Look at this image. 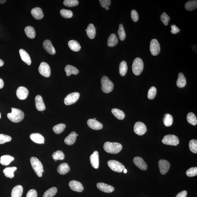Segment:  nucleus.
Instances as JSON below:
<instances>
[{"label":"nucleus","instance_id":"obj_1","mask_svg":"<svg viewBox=\"0 0 197 197\" xmlns=\"http://www.w3.org/2000/svg\"><path fill=\"white\" fill-rule=\"evenodd\" d=\"M103 148L107 153L116 154L122 150V146L119 143L106 142L104 145Z\"/></svg>","mask_w":197,"mask_h":197},{"label":"nucleus","instance_id":"obj_2","mask_svg":"<svg viewBox=\"0 0 197 197\" xmlns=\"http://www.w3.org/2000/svg\"><path fill=\"white\" fill-rule=\"evenodd\" d=\"M11 113L7 114V117L9 119L14 123H18L24 119V114L21 110L12 108Z\"/></svg>","mask_w":197,"mask_h":197},{"label":"nucleus","instance_id":"obj_3","mask_svg":"<svg viewBox=\"0 0 197 197\" xmlns=\"http://www.w3.org/2000/svg\"><path fill=\"white\" fill-rule=\"evenodd\" d=\"M30 163L33 169L37 176L41 177L43 176V173L44 172L43 165L41 162L36 157H32L30 159Z\"/></svg>","mask_w":197,"mask_h":197},{"label":"nucleus","instance_id":"obj_4","mask_svg":"<svg viewBox=\"0 0 197 197\" xmlns=\"http://www.w3.org/2000/svg\"><path fill=\"white\" fill-rule=\"evenodd\" d=\"M101 88L103 92L106 94L110 92L114 88L113 83L107 77L103 76L101 78Z\"/></svg>","mask_w":197,"mask_h":197},{"label":"nucleus","instance_id":"obj_5","mask_svg":"<svg viewBox=\"0 0 197 197\" xmlns=\"http://www.w3.org/2000/svg\"><path fill=\"white\" fill-rule=\"evenodd\" d=\"M144 64L140 58H137L134 60L132 65V70L136 75H140L144 69Z\"/></svg>","mask_w":197,"mask_h":197},{"label":"nucleus","instance_id":"obj_6","mask_svg":"<svg viewBox=\"0 0 197 197\" xmlns=\"http://www.w3.org/2000/svg\"><path fill=\"white\" fill-rule=\"evenodd\" d=\"M162 141L163 144L173 146H177L179 143V138L174 135H167L165 136Z\"/></svg>","mask_w":197,"mask_h":197},{"label":"nucleus","instance_id":"obj_7","mask_svg":"<svg viewBox=\"0 0 197 197\" xmlns=\"http://www.w3.org/2000/svg\"><path fill=\"white\" fill-rule=\"evenodd\" d=\"M108 165L113 171L121 173L125 169V167L119 162L115 160L109 161L107 163Z\"/></svg>","mask_w":197,"mask_h":197},{"label":"nucleus","instance_id":"obj_8","mask_svg":"<svg viewBox=\"0 0 197 197\" xmlns=\"http://www.w3.org/2000/svg\"><path fill=\"white\" fill-rule=\"evenodd\" d=\"M39 73L41 75L46 78H49L51 76V69L48 64L45 62H42L38 68Z\"/></svg>","mask_w":197,"mask_h":197},{"label":"nucleus","instance_id":"obj_9","mask_svg":"<svg viewBox=\"0 0 197 197\" xmlns=\"http://www.w3.org/2000/svg\"><path fill=\"white\" fill-rule=\"evenodd\" d=\"M79 97V93L77 92L72 93L65 97L64 99V103L66 105L74 104L78 100Z\"/></svg>","mask_w":197,"mask_h":197},{"label":"nucleus","instance_id":"obj_10","mask_svg":"<svg viewBox=\"0 0 197 197\" xmlns=\"http://www.w3.org/2000/svg\"><path fill=\"white\" fill-rule=\"evenodd\" d=\"M150 50L151 54L155 56L159 54L160 51V46L157 39H153L150 43Z\"/></svg>","mask_w":197,"mask_h":197},{"label":"nucleus","instance_id":"obj_11","mask_svg":"<svg viewBox=\"0 0 197 197\" xmlns=\"http://www.w3.org/2000/svg\"><path fill=\"white\" fill-rule=\"evenodd\" d=\"M147 128L146 125L142 122H138L135 124L134 132L139 136H142L146 133Z\"/></svg>","mask_w":197,"mask_h":197},{"label":"nucleus","instance_id":"obj_12","mask_svg":"<svg viewBox=\"0 0 197 197\" xmlns=\"http://www.w3.org/2000/svg\"><path fill=\"white\" fill-rule=\"evenodd\" d=\"M159 165L160 173L162 175H165L168 172L170 167V164L168 161L161 159L159 162Z\"/></svg>","mask_w":197,"mask_h":197},{"label":"nucleus","instance_id":"obj_13","mask_svg":"<svg viewBox=\"0 0 197 197\" xmlns=\"http://www.w3.org/2000/svg\"><path fill=\"white\" fill-rule=\"evenodd\" d=\"M16 96L19 99L23 100L27 98L29 95V91L24 87H19L16 90Z\"/></svg>","mask_w":197,"mask_h":197},{"label":"nucleus","instance_id":"obj_14","mask_svg":"<svg viewBox=\"0 0 197 197\" xmlns=\"http://www.w3.org/2000/svg\"><path fill=\"white\" fill-rule=\"evenodd\" d=\"M69 187L74 191L77 192H82L84 190L82 184L80 182L72 180L69 183Z\"/></svg>","mask_w":197,"mask_h":197},{"label":"nucleus","instance_id":"obj_15","mask_svg":"<svg viewBox=\"0 0 197 197\" xmlns=\"http://www.w3.org/2000/svg\"><path fill=\"white\" fill-rule=\"evenodd\" d=\"M88 125L91 129L94 130H99L102 129L103 125L100 122L96 119H90L87 122Z\"/></svg>","mask_w":197,"mask_h":197},{"label":"nucleus","instance_id":"obj_16","mask_svg":"<svg viewBox=\"0 0 197 197\" xmlns=\"http://www.w3.org/2000/svg\"><path fill=\"white\" fill-rule=\"evenodd\" d=\"M133 162L136 166L141 170L145 171L148 168V165L141 157H134Z\"/></svg>","mask_w":197,"mask_h":197},{"label":"nucleus","instance_id":"obj_17","mask_svg":"<svg viewBox=\"0 0 197 197\" xmlns=\"http://www.w3.org/2000/svg\"><path fill=\"white\" fill-rule=\"evenodd\" d=\"M90 161L92 167L95 169H97L99 167V153L97 151L91 155L90 157Z\"/></svg>","mask_w":197,"mask_h":197},{"label":"nucleus","instance_id":"obj_18","mask_svg":"<svg viewBox=\"0 0 197 197\" xmlns=\"http://www.w3.org/2000/svg\"><path fill=\"white\" fill-rule=\"evenodd\" d=\"M97 187L101 191L105 193H110L114 190L113 186L103 182H99L97 184Z\"/></svg>","mask_w":197,"mask_h":197},{"label":"nucleus","instance_id":"obj_19","mask_svg":"<svg viewBox=\"0 0 197 197\" xmlns=\"http://www.w3.org/2000/svg\"><path fill=\"white\" fill-rule=\"evenodd\" d=\"M43 48L50 54L54 55L56 53V50L50 41L49 39L45 40L43 43Z\"/></svg>","mask_w":197,"mask_h":197},{"label":"nucleus","instance_id":"obj_20","mask_svg":"<svg viewBox=\"0 0 197 197\" xmlns=\"http://www.w3.org/2000/svg\"><path fill=\"white\" fill-rule=\"evenodd\" d=\"M35 101L37 110L39 111H44L46 107L42 96L40 95H37L35 97Z\"/></svg>","mask_w":197,"mask_h":197},{"label":"nucleus","instance_id":"obj_21","mask_svg":"<svg viewBox=\"0 0 197 197\" xmlns=\"http://www.w3.org/2000/svg\"><path fill=\"white\" fill-rule=\"evenodd\" d=\"M30 138L33 141L38 144H43L45 139L40 134L38 133H32L30 134Z\"/></svg>","mask_w":197,"mask_h":197},{"label":"nucleus","instance_id":"obj_22","mask_svg":"<svg viewBox=\"0 0 197 197\" xmlns=\"http://www.w3.org/2000/svg\"><path fill=\"white\" fill-rule=\"evenodd\" d=\"M31 14L33 17L38 20L42 19L44 16L42 10L39 7L33 9L31 11Z\"/></svg>","mask_w":197,"mask_h":197},{"label":"nucleus","instance_id":"obj_23","mask_svg":"<svg viewBox=\"0 0 197 197\" xmlns=\"http://www.w3.org/2000/svg\"><path fill=\"white\" fill-rule=\"evenodd\" d=\"M19 53L22 60L27 64L28 65H30L32 63V61L29 54L23 49L20 50Z\"/></svg>","mask_w":197,"mask_h":197},{"label":"nucleus","instance_id":"obj_24","mask_svg":"<svg viewBox=\"0 0 197 197\" xmlns=\"http://www.w3.org/2000/svg\"><path fill=\"white\" fill-rule=\"evenodd\" d=\"M23 192V188L21 186H16L12 189L11 197H21Z\"/></svg>","mask_w":197,"mask_h":197},{"label":"nucleus","instance_id":"obj_25","mask_svg":"<svg viewBox=\"0 0 197 197\" xmlns=\"http://www.w3.org/2000/svg\"><path fill=\"white\" fill-rule=\"evenodd\" d=\"M77 137L76 132H72L65 138L64 142L68 146H71L75 143Z\"/></svg>","mask_w":197,"mask_h":197},{"label":"nucleus","instance_id":"obj_26","mask_svg":"<svg viewBox=\"0 0 197 197\" xmlns=\"http://www.w3.org/2000/svg\"><path fill=\"white\" fill-rule=\"evenodd\" d=\"M69 165L66 163H63L59 165L58 167L57 170L58 173L62 175H65L70 171Z\"/></svg>","mask_w":197,"mask_h":197},{"label":"nucleus","instance_id":"obj_27","mask_svg":"<svg viewBox=\"0 0 197 197\" xmlns=\"http://www.w3.org/2000/svg\"><path fill=\"white\" fill-rule=\"evenodd\" d=\"M65 70L67 76H69L72 74L76 75L79 73V70L77 68L71 65H68L66 66Z\"/></svg>","mask_w":197,"mask_h":197},{"label":"nucleus","instance_id":"obj_28","mask_svg":"<svg viewBox=\"0 0 197 197\" xmlns=\"http://www.w3.org/2000/svg\"><path fill=\"white\" fill-rule=\"evenodd\" d=\"M86 30L87 34L89 38L91 39H94L96 33L94 25L92 24H89Z\"/></svg>","mask_w":197,"mask_h":197},{"label":"nucleus","instance_id":"obj_29","mask_svg":"<svg viewBox=\"0 0 197 197\" xmlns=\"http://www.w3.org/2000/svg\"><path fill=\"white\" fill-rule=\"evenodd\" d=\"M186 83V79L183 74L180 72L178 74V79L176 82L177 87L180 88L185 87Z\"/></svg>","mask_w":197,"mask_h":197},{"label":"nucleus","instance_id":"obj_30","mask_svg":"<svg viewBox=\"0 0 197 197\" xmlns=\"http://www.w3.org/2000/svg\"><path fill=\"white\" fill-rule=\"evenodd\" d=\"M14 157L11 155H3L1 157L0 163L2 165L7 166L10 164L11 162L14 160Z\"/></svg>","mask_w":197,"mask_h":197},{"label":"nucleus","instance_id":"obj_31","mask_svg":"<svg viewBox=\"0 0 197 197\" xmlns=\"http://www.w3.org/2000/svg\"><path fill=\"white\" fill-rule=\"evenodd\" d=\"M68 46L72 51H78L81 49L80 45L79 43L75 40H70L68 43Z\"/></svg>","mask_w":197,"mask_h":197},{"label":"nucleus","instance_id":"obj_32","mask_svg":"<svg viewBox=\"0 0 197 197\" xmlns=\"http://www.w3.org/2000/svg\"><path fill=\"white\" fill-rule=\"evenodd\" d=\"M118 42V39L116 35L112 34L108 39L107 45L109 47H114L117 44Z\"/></svg>","mask_w":197,"mask_h":197},{"label":"nucleus","instance_id":"obj_33","mask_svg":"<svg viewBox=\"0 0 197 197\" xmlns=\"http://www.w3.org/2000/svg\"><path fill=\"white\" fill-rule=\"evenodd\" d=\"M25 32L28 38L34 39L36 37V33L34 29L32 26L26 27L25 29Z\"/></svg>","mask_w":197,"mask_h":197},{"label":"nucleus","instance_id":"obj_34","mask_svg":"<svg viewBox=\"0 0 197 197\" xmlns=\"http://www.w3.org/2000/svg\"><path fill=\"white\" fill-rule=\"evenodd\" d=\"M16 169L17 168L15 167L6 168L3 170V172L6 177L12 178L14 177V172Z\"/></svg>","mask_w":197,"mask_h":197},{"label":"nucleus","instance_id":"obj_35","mask_svg":"<svg viewBox=\"0 0 197 197\" xmlns=\"http://www.w3.org/2000/svg\"><path fill=\"white\" fill-rule=\"evenodd\" d=\"M185 7L186 10L189 11H192L197 8V1H189L185 4Z\"/></svg>","mask_w":197,"mask_h":197},{"label":"nucleus","instance_id":"obj_36","mask_svg":"<svg viewBox=\"0 0 197 197\" xmlns=\"http://www.w3.org/2000/svg\"><path fill=\"white\" fill-rule=\"evenodd\" d=\"M128 68L127 63L125 61L121 62L119 65V71L120 75L124 76L126 75L128 71Z\"/></svg>","mask_w":197,"mask_h":197},{"label":"nucleus","instance_id":"obj_37","mask_svg":"<svg viewBox=\"0 0 197 197\" xmlns=\"http://www.w3.org/2000/svg\"><path fill=\"white\" fill-rule=\"evenodd\" d=\"M112 113L119 120H122L125 117V114L121 110L117 109H113L112 110Z\"/></svg>","mask_w":197,"mask_h":197},{"label":"nucleus","instance_id":"obj_38","mask_svg":"<svg viewBox=\"0 0 197 197\" xmlns=\"http://www.w3.org/2000/svg\"><path fill=\"white\" fill-rule=\"evenodd\" d=\"M163 121L164 124L167 127L171 126L173 122L172 116L169 114H166L164 116Z\"/></svg>","mask_w":197,"mask_h":197},{"label":"nucleus","instance_id":"obj_39","mask_svg":"<svg viewBox=\"0 0 197 197\" xmlns=\"http://www.w3.org/2000/svg\"><path fill=\"white\" fill-rule=\"evenodd\" d=\"M186 118H187V120L189 123L194 126L196 125L197 119L194 113H189L187 115Z\"/></svg>","mask_w":197,"mask_h":197},{"label":"nucleus","instance_id":"obj_40","mask_svg":"<svg viewBox=\"0 0 197 197\" xmlns=\"http://www.w3.org/2000/svg\"><path fill=\"white\" fill-rule=\"evenodd\" d=\"M57 188L53 187L47 190L43 195V197H53L57 193Z\"/></svg>","mask_w":197,"mask_h":197},{"label":"nucleus","instance_id":"obj_41","mask_svg":"<svg viewBox=\"0 0 197 197\" xmlns=\"http://www.w3.org/2000/svg\"><path fill=\"white\" fill-rule=\"evenodd\" d=\"M52 156L55 161H56L57 160H63L65 158L64 153L61 150H58L54 153Z\"/></svg>","mask_w":197,"mask_h":197},{"label":"nucleus","instance_id":"obj_42","mask_svg":"<svg viewBox=\"0 0 197 197\" xmlns=\"http://www.w3.org/2000/svg\"><path fill=\"white\" fill-rule=\"evenodd\" d=\"M66 125L65 124L61 123L57 124L54 126L53 129V131L56 134H60L63 132L65 129Z\"/></svg>","mask_w":197,"mask_h":197},{"label":"nucleus","instance_id":"obj_43","mask_svg":"<svg viewBox=\"0 0 197 197\" xmlns=\"http://www.w3.org/2000/svg\"><path fill=\"white\" fill-rule=\"evenodd\" d=\"M118 34L120 40L123 41L125 39L126 36V33L124 30L123 25L122 24L119 25Z\"/></svg>","mask_w":197,"mask_h":197},{"label":"nucleus","instance_id":"obj_44","mask_svg":"<svg viewBox=\"0 0 197 197\" xmlns=\"http://www.w3.org/2000/svg\"><path fill=\"white\" fill-rule=\"evenodd\" d=\"M61 16L65 18H70L73 16V12L70 10L62 9L60 11Z\"/></svg>","mask_w":197,"mask_h":197},{"label":"nucleus","instance_id":"obj_45","mask_svg":"<svg viewBox=\"0 0 197 197\" xmlns=\"http://www.w3.org/2000/svg\"><path fill=\"white\" fill-rule=\"evenodd\" d=\"M189 148L190 151L194 153H197V141L192 140L189 142Z\"/></svg>","mask_w":197,"mask_h":197},{"label":"nucleus","instance_id":"obj_46","mask_svg":"<svg viewBox=\"0 0 197 197\" xmlns=\"http://www.w3.org/2000/svg\"><path fill=\"white\" fill-rule=\"evenodd\" d=\"M63 3L64 5L67 7H73L78 5V1L77 0H65Z\"/></svg>","mask_w":197,"mask_h":197},{"label":"nucleus","instance_id":"obj_47","mask_svg":"<svg viewBox=\"0 0 197 197\" xmlns=\"http://www.w3.org/2000/svg\"><path fill=\"white\" fill-rule=\"evenodd\" d=\"M157 94V89L154 87H152L149 89L148 94V97L149 99L154 98Z\"/></svg>","mask_w":197,"mask_h":197},{"label":"nucleus","instance_id":"obj_48","mask_svg":"<svg viewBox=\"0 0 197 197\" xmlns=\"http://www.w3.org/2000/svg\"><path fill=\"white\" fill-rule=\"evenodd\" d=\"M186 175L188 177H192L197 175V167H192L188 169L186 172Z\"/></svg>","mask_w":197,"mask_h":197},{"label":"nucleus","instance_id":"obj_49","mask_svg":"<svg viewBox=\"0 0 197 197\" xmlns=\"http://www.w3.org/2000/svg\"><path fill=\"white\" fill-rule=\"evenodd\" d=\"M11 138L10 136L3 134H0V144L10 141Z\"/></svg>","mask_w":197,"mask_h":197},{"label":"nucleus","instance_id":"obj_50","mask_svg":"<svg viewBox=\"0 0 197 197\" xmlns=\"http://www.w3.org/2000/svg\"><path fill=\"white\" fill-rule=\"evenodd\" d=\"M160 18L161 21L162 22L163 24L165 26H167L168 24L170 18L167 13H166L165 12H163Z\"/></svg>","mask_w":197,"mask_h":197},{"label":"nucleus","instance_id":"obj_51","mask_svg":"<svg viewBox=\"0 0 197 197\" xmlns=\"http://www.w3.org/2000/svg\"><path fill=\"white\" fill-rule=\"evenodd\" d=\"M131 18L133 21L134 22L138 21L139 19V16L138 12L136 10H132L131 11Z\"/></svg>","mask_w":197,"mask_h":197},{"label":"nucleus","instance_id":"obj_52","mask_svg":"<svg viewBox=\"0 0 197 197\" xmlns=\"http://www.w3.org/2000/svg\"><path fill=\"white\" fill-rule=\"evenodd\" d=\"M99 1L103 8H105L111 5V1L110 0H100Z\"/></svg>","mask_w":197,"mask_h":197},{"label":"nucleus","instance_id":"obj_53","mask_svg":"<svg viewBox=\"0 0 197 197\" xmlns=\"http://www.w3.org/2000/svg\"><path fill=\"white\" fill-rule=\"evenodd\" d=\"M37 193L36 190L34 189L30 190L28 192L26 197H37Z\"/></svg>","mask_w":197,"mask_h":197},{"label":"nucleus","instance_id":"obj_54","mask_svg":"<svg viewBox=\"0 0 197 197\" xmlns=\"http://www.w3.org/2000/svg\"><path fill=\"white\" fill-rule=\"evenodd\" d=\"M172 30H171V33L172 34H176L177 33L180 32V29L177 27L175 25H172L171 26Z\"/></svg>","mask_w":197,"mask_h":197},{"label":"nucleus","instance_id":"obj_55","mask_svg":"<svg viewBox=\"0 0 197 197\" xmlns=\"http://www.w3.org/2000/svg\"><path fill=\"white\" fill-rule=\"evenodd\" d=\"M187 195V192L186 190H184L178 194L176 197H186Z\"/></svg>","mask_w":197,"mask_h":197},{"label":"nucleus","instance_id":"obj_56","mask_svg":"<svg viewBox=\"0 0 197 197\" xmlns=\"http://www.w3.org/2000/svg\"><path fill=\"white\" fill-rule=\"evenodd\" d=\"M4 85V83L3 80L0 78V89L3 88Z\"/></svg>","mask_w":197,"mask_h":197},{"label":"nucleus","instance_id":"obj_57","mask_svg":"<svg viewBox=\"0 0 197 197\" xmlns=\"http://www.w3.org/2000/svg\"><path fill=\"white\" fill-rule=\"evenodd\" d=\"M4 63L2 60L0 59V67H2L4 65Z\"/></svg>","mask_w":197,"mask_h":197},{"label":"nucleus","instance_id":"obj_58","mask_svg":"<svg viewBox=\"0 0 197 197\" xmlns=\"http://www.w3.org/2000/svg\"><path fill=\"white\" fill-rule=\"evenodd\" d=\"M6 0H0V4H3L6 2Z\"/></svg>","mask_w":197,"mask_h":197},{"label":"nucleus","instance_id":"obj_59","mask_svg":"<svg viewBox=\"0 0 197 197\" xmlns=\"http://www.w3.org/2000/svg\"><path fill=\"white\" fill-rule=\"evenodd\" d=\"M123 172L124 173H127V169H124L123 170Z\"/></svg>","mask_w":197,"mask_h":197},{"label":"nucleus","instance_id":"obj_60","mask_svg":"<svg viewBox=\"0 0 197 197\" xmlns=\"http://www.w3.org/2000/svg\"><path fill=\"white\" fill-rule=\"evenodd\" d=\"M109 9H110V7H108L105 8V10H109Z\"/></svg>","mask_w":197,"mask_h":197},{"label":"nucleus","instance_id":"obj_61","mask_svg":"<svg viewBox=\"0 0 197 197\" xmlns=\"http://www.w3.org/2000/svg\"><path fill=\"white\" fill-rule=\"evenodd\" d=\"M1 113H0V118H1Z\"/></svg>","mask_w":197,"mask_h":197},{"label":"nucleus","instance_id":"obj_62","mask_svg":"<svg viewBox=\"0 0 197 197\" xmlns=\"http://www.w3.org/2000/svg\"><path fill=\"white\" fill-rule=\"evenodd\" d=\"M76 136H78V134H76Z\"/></svg>","mask_w":197,"mask_h":197},{"label":"nucleus","instance_id":"obj_63","mask_svg":"<svg viewBox=\"0 0 197 197\" xmlns=\"http://www.w3.org/2000/svg\"><path fill=\"white\" fill-rule=\"evenodd\" d=\"M94 119H96V118H94Z\"/></svg>","mask_w":197,"mask_h":197}]
</instances>
